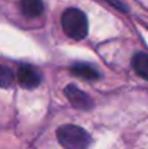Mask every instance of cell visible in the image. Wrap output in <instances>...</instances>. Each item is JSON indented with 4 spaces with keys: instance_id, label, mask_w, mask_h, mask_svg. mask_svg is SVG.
<instances>
[{
    "instance_id": "1",
    "label": "cell",
    "mask_w": 148,
    "mask_h": 149,
    "mask_svg": "<svg viewBox=\"0 0 148 149\" xmlns=\"http://www.w3.org/2000/svg\"><path fill=\"white\" fill-rule=\"evenodd\" d=\"M61 25L65 35L74 41L84 39L89 32V22L84 12L76 7H70L64 10L61 16Z\"/></svg>"
},
{
    "instance_id": "2",
    "label": "cell",
    "mask_w": 148,
    "mask_h": 149,
    "mask_svg": "<svg viewBox=\"0 0 148 149\" xmlns=\"http://www.w3.org/2000/svg\"><path fill=\"white\" fill-rule=\"evenodd\" d=\"M57 139L64 149H90L92 138L80 126L62 125L57 129Z\"/></svg>"
},
{
    "instance_id": "3",
    "label": "cell",
    "mask_w": 148,
    "mask_h": 149,
    "mask_svg": "<svg viewBox=\"0 0 148 149\" xmlns=\"http://www.w3.org/2000/svg\"><path fill=\"white\" fill-rule=\"evenodd\" d=\"M64 96L67 97V100L70 101V104L74 107V109H79V110H90L93 109L95 103L93 100L90 99L89 94H86L84 91H81L77 86L74 84H68L65 86L64 88Z\"/></svg>"
},
{
    "instance_id": "4",
    "label": "cell",
    "mask_w": 148,
    "mask_h": 149,
    "mask_svg": "<svg viewBox=\"0 0 148 149\" xmlns=\"http://www.w3.org/2000/svg\"><path fill=\"white\" fill-rule=\"evenodd\" d=\"M41 80H42V75H41L39 70L35 68L34 65L25 64V65H20L19 67L18 81H19V84L23 88L32 90V88H35V87H38L41 84Z\"/></svg>"
},
{
    "instance_id": "5",
    "label": "cell",
    "mask_w": 148,
    "mask_h": 149,
    "mask_svg": "<svg viewBox=\"0 0 148 149\" xmlns=\"http://www.w3.org/2000/svg\"><path fill=\"white\" fill-rule=\"evenodd\" d=\"M71 74H74L76 77L84 78V80H99L100 74L99 71L90 64L86 62H76L71 67Z\"/></svg>"
},
{
    "instance_id": "6",
    "label": "cell",
    "mask_w": 148,
    "mask_h": 149,
    "mask_svg": "<svg viewBox=\"0 0 148 149\" xmlns=\"http://www.w3.org/2000/svg\"><path fill=\"white\" fill-rule=\"evenodd\" d=\"M19 7L22 15H25L26 17H38L44 13L42 0H20Z\"/></svg>"
},
{
    "instance_id": "7",
    "label": "cell",
    "mask_w": 148,
    "mask_h": 149,
    "mask_svg": "<svg viewBox=\"0 0 148 149\" xmlns=\"http://www.w3.org/2000/svg\"><path fill=\"white\" fill-rule=\"evenodd\" d=\"M132 67L135 72L148 81V55L144 52H137L132 58Z\"/></svg>"
},
{
    "instance_id": "8",
    "label": "cell",
    "mask_w": 148,
    "mask_h": 149,
    "mask_svg": "<svg viewBox=\"0 0 148 149\" xmlns=\"http://www.w3.org/2000/svg\"><path fill=\"white\" fill-rule=\"evenodd\" d=\"M13 83V72L10 68H7L6 65L0 67V84L3 88H9Z\"/></svg>"
}]
</instances>
